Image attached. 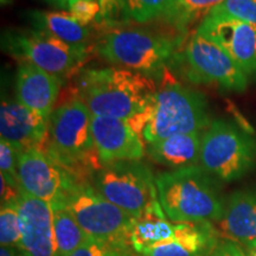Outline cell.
I'll list each match as a JSON object with an SVG mask.
<instances>
[{"mask_svg": "<svg viewBox=\"0 0 256 256\" xmlns=\"http://www.w3.org/2000/svg\"><path fill=\"white\" fill-rule=\"evenodd\" d=\"M44 152L81 180H88L102 164L92 133V113L74 98L54 110Z\"/></svg>", "mask_w": 256, "mask_h": 256, "instance_id": "3957f363", "label": "cell"}, {"mask_svg": "<svg viewBox=\"0 0 256 256\" xmlns=\"http://www.w3.org/2000/svg\"><path fill=\"white\" fill-rule=\"evenodd\" d=\"M172 0H124L121 18L124 22L148 23L160 18Z\"/></svg>", "mask_w": 256, "mask_h": 256, "instance_id": "cb8c5ba5", "label": "cell"}, {"mask_svg": "<svg viewBox=\"0 0 256 256\" xmlns=\"http://www.w3.org/2000/svg\"><path fill=\"white\" fill-rule=\"evenodd\" d=\"M78 2V0H68V8H69V5L74 4V2Z\"/></svg>", "mask_w": 256, "mask_h": 256, "instance_id": "e575fe53", "label": "cell"}, {"mask_svg": "<svg viewBox=\"0 0 256 256\" xmlns=\"http://www.w3.org/2000/svg\"><path fill=\"white\" fill-rule=\"evenodd\" d=\"M18 179L19 188L48 202L51 206H64L70 191L81 180L57 164L43 150L20 153Z\"/></svg>", "mask_w": 256, "mask_h": 256, "instance_id": "8fae6325", "label": "cell"}, {"mask_svg": "<svg viewBox=\"0 0 256 256\" xmlns=\"http://www.w3.org/2000/svg\"><path fill=\"white\" fill-rule=\"evenodd\" d=\"M20 151L16 148L14 145L0 140V168H2V177L6 179L8 184L19 188L18 179V162Z\"/></svg>", "mask_w": 256, "mask_h": 256, "instance_id": "4316f807", "label": "cell"}, {"mask_svg": "<svg viewBox=\"0 0 256 256\" xmlns=\"http://www.w3.org/2000/svg\"><path fill=\"white\" fill-rule=\"evenodd\" d=\"M209 14L224 16L256 25V0H224Z\"/></svg>", "mask_w": 256, "mask_h": 256, "instance_id": "484cf974", "label": "cell"}, {"mask_svg": "<svg viewBox=\"0 0 256 256\" xmlns=\"http://www.w3.org/2000/svg\"><path fill=\"white\" fill-rule=\"evenodd\" d=\"M92 133L101 164L142 160L146 147L140 133L126 121L92 115Z\"/></svg>", "mask_w": 256, "mask_h": 256, "instance_id": "5bb4252c", "label": "cell"}, {"mask_svg": "<svg viewBox=\"0 0 256 256\" xmlns=\"http://www.w3.org/2000/svg\"><path fill=\"white\" fill-rule=\"evenodd\" d=\"M196 32L228 52L249 78H256V25L224 17L208 14Z\"/></svg>", "mask_w": 256, "mask_h": 256, "instance_id": "7c38bea8", "label": "cell"}, {"mask_svg": "<svg viewBox=\"0 0 256 256\" xmlns=\"http://www.w3.org/2000/svg\"><path fill=\"white\" fill-rule=\"evenodd\" d=\"M180 224L168 218L159 202L153 204L134 220L128 236L130 252L133 255L140 256L156 244L168 241L177 235Z\"/></svg>", "mask_w": 256, "mask_h": 256, "instance_id": "d6986e66", "label": "cell"}, {"mask_svg": "<svg viewBox=\"0 0 256 256\" xmlns=\"http://www.w3.org/2000/svg\"><path fill=\"white\" fill-rule=\"evenodd\" d=\"M26 17L34 28L52 34L72 46H87L92 37L90 28L78 23L70 14L36 10L28 11Z\"/></svg>", "mask_w": 256, "mask_h": 256, "instance_id": "44dd1931", "label": "cell"}, {"mask_svg": "<svg viewBox=\"0 0 256 256\" xmlns=\"http://www.w3.org/2000/svg\"><path fill=\"white\" fill-rule=\"evenodd\" d=\"M0 256H25V255L17 248L2 246V248H0Z\"/></svg>", "mask_w": 256, "mask_h": 256, "instance_id": "1f68e13d", "label": "cell"}, {"mask_svg": "<svg viewBox=\"0 0 256 256\" xmlns=\"http://www.w3.org/2000/svg\"><path fill=\"white\" fill-rule=\"evenodd\" d=\"M70 256H124L119 249L98 240L87 238Z\"/></svg>", "mask_w": 256, "mask_h": 256, "instance_id": "f1b7e54d", "label": "cell"}, {"mask_svg": "<svg viewBox=\"0 0 256 256\" xmlns=\"http://www.w3.org/2000/svg\"><path fill=\"white\" fill-rule=\"evenodd\" d=\"M68 8L70 16L83 26L90 25L101 14L100 4L96 0H78Z\"/></svg>", "mask_w": 256, "mask_h": 256, "instance_id": "83f0119b", "label": "cell"}, {"mask_svg": "<svg viewBox=\"0 0 256 256\" xmlns=\"http://www.w3.org/2000/svg\"><path fill=\"white\" fill-rule=\"evenodd\" d=\"M216 228L220 238L238 244L256 241V188L232 192Z\"/></svg>", "mask_w": 256, "mask_h": 256, "instance_id": "e0dca14e", "label": "cell"}, {"mask_svg": "<svg viewBox=\"0 0 256 256\" xmlns=\"http://www.w3.org/2000/svg\"><path fill=\"white\" fill-rule=\"evenodd\" d=\"M211 122L206 96L174 83L156 92L142 136L146 144H153L176 134L203 132Z\"/></svg>", "mask_w": 256, "mask_h": 256, "instance_id": "5b68a950", "label": "cell"}, {"mask_svg": "<svg viewBox=\"0 0 256 256\" xmlns=\"http://www.w3.org/2000/svg\"><path fill=\"white\" fill-rule=\"evenodd\" d=\"M220 238L212 222H186L174 238L147 249L140 256H208Z\"/></svg>", "mask_w": 256, "mask_h": 256, "instance_id": "ac0fdd59", "label": "cell"}, {"mask_svg": "<svg viewBox=\"0 0 256 256\" xmlns=\"http://www.w3.org/2000/svg\"><path fill=\"white\" fill-rule=\"evenodd\" d=\"M203 132L176 134L148 144L146 153L153 162L172 170L200 165Z\"/></svg>", "mask_w": 256, "mask_h": 256, "instance_id": "ffe728a7", "label": "cell"}, {"mask_svg": "<svg viewBox=\"0 0 256 256\" xmlns=\"http://www.w3.org/2000/svg\"><path fill=\"white\" fill-rule=\"evenodd\" d=\"M56 256H70L87 238L78 220L64 206H52Z\"/></svg>", "mask_w": 256, "mask_h": 256, "instance_id": "603a6c76", "label": "cell"}, {"mask_svg": "<svg viewBox=\"0 0 256 256\" xmlns=\"http://www.w3.org/2000/svg\"><path fill=\"white\" fill-rule=\"evenodd\" d=\"M64 206L87 238L108 243L124 256H133L128 236L136 217L106 200L90 182L80 180L70 191Z\"/></svg>", "mask_w": 256, "mask_h": 256, "instance_id": "8992f818", "label": "cell"}, {"mask_svg": "<svg viewBox=\"0 0 256 256\" xmlns=\"http://www.w3.org/2000/svg\"><path fill=\"white\" fill-rule=\"evenodd\" d=\"M158 200L172 222H212L222 218L226 198L222 182L200 165L156 176Z\"/></svg>", "mask_w": 256, "mask_h": 256, "instance_id": "7a4b0ae2", "label": "cell"}, {"mask_svg": "<svg viewBox=\"0 0 256 256\" xmlns=\"http://www.w3.org/2000/svg\"><path fill=\"white\" fill-rule=\"evenodd\" d=\"M98 2L101 8V19L110 23L118 16L121 17V10H122L124 0H98Z\"/></svg>", "mask_w": 256, "mask_h": 256, "instance_id": "4dcf8cb0", "label": "cell"}, {"mask_svg": "<svg viewBox=\"0 0 256 256\" xmlns=\"http://www.w3.org/2000/svg\"><path fill=\"white\" fill-rule=\"evenodd\" d=\"M208 256H247L242 246L238 243L222 238L218 240L215 247L212 248Z\"/></svg>", "mask_w": 256, "mask_h": 256, "instance_id": "f546056e", "label": "cell"}, {"mask_svg": "<svg viewBox=\"0 0 256 256\" xmlns=\"http://www.w3.org/2000/svg\"><path fill=\"white\" fill-rule=\"evenodd\" d=\"M200 165L222 183H232L256 168V139L232 121L214 120L202 136Z\"/></svg>", "mask_w": 256, "mask_h": 256, "instance_id": "52a82bcc", "label": "cell"}, {"mask_svg": "<svg viewBox=\"0 0 256 256\" xmlns=\"http://www.w3.org/2000/svg\"><path fill=\"white\" fill-rule=\"evenodd\" d=\"M2 46L20 63L34 64L60 80L78 70L88 55L87 46H72L36 28L5 31Z\"/></svg>", "mask_w": 256, "mask_h": 256, "instance_id": "9c48e42d", "label": "cell"}, {"mask_svg": "<svg viewBox=\"0 0 256 256\" xmlns=\"http://www.w3.org/2000/svg\"><path fill=\"white\" fill-rule=\"evenodd\" d=\"M50 118L28 110L17 98H2L0 108V134L22 153L46 147Z\"/></svg>", "mask_w": 256, "mask_h": 256, "instance_id": "9a60e30c", "label": "cell"}, {"mask_svg": "<svg viewBox=\"0 0 256 256\" xmlns=\"http://www.w3.org/2000/svg\"><path fill=\"white\" fill-rule=\"evenodd\" d=\"M224 0H172L164 14L160 17L164 23L186 34L192 25L202 23L204 18Z\"/></svg>", "mask_w": 256, "mask_h": 256, "instance_id": "7402d4cb", "label": "cell"}, {"mask_svg": "<svg viewBox=\"0 0 256 256\" xmlns=\"http://www.w3.org/2000/svg\"><path fill=\"white\" fill-rule=\"evenodd\" d=\"M180 42L142 28H114L98 38L95 51L119 68L154 80L162 75Z\"/></svg>", "mask_w": 256, "mask_h": 256, "instance_id": "277c9868", "label": "cell"}, {"mask_svg": "<svg viewBox=\"0 0 256 256\" xmlns=\"http://www.w3.org/2000/svg\"><path fill=\"white\" fill-rule=\"evenodd\" d=\"M0 243L20 250L22 226L17 203L2 204L0 209Z\"/></svg>", "mask_w": 256, "mask_h": 256, "instance_id": "d4e9b609", "label": "cell"}, {"mask_svg": "<svg viewBox=\"0 0 256 256\" xmlns=\"http://www.w3.org/2000/svg\"><path fill=\"white\" fill-rule=\"evenodd\" d=\"M177 62L183 63L185 78L192 83L216 84L238 92L247 89L248 76L228 52L197 32L188 40Z\"/></svg>", "mask_w": 256, "mask_h": 256, "instance_id": "30bf717a", "label": "cell"}, {"mask_svg": "<svg viewBox=\"0 0 256 256\" xmlns=\"http://www.w3.org/2000/svg\"><path fill=\"white\" fill-rule=\"evenodd\" d=\"M156 92L152 78L116 66L83 70L76 80L78 98L92 115L124 120L140 134L151 116Z\"/></svg>", "mask_w": 256, "mask_h": 256, "instance_id": "6da1fadb", "label": "cell"}, {"mask_svg": "<svg viewBox=\"0 0 256 256\" xmlns=\"http://www.w3.org/2000/svg\"><path fill=\"white\" fill-rule=\"evenodd\" d=\"M60 81L34 64L20 63L16 74V98L34 113L50 118L58 98Z\"/></svg>", "mask_w": 256, "mask_h": 256, "instance_id": "2e32d148", "label": "cell"}, {"mask_svg": "<svg viewBox=\"0 0 256 256\" xmlns=\"http://www.w3.org/2000/svg\"><path fill=\"white\" fill-rule=\"evenodd\" d=\"M90 179L106 200L136 218L159 202L156 176L142 160L104 164Z\"/></svg>", "mask_w": 256, "mask_h": 256, "instance_id": "ba28073f", "label": "cell"}, {"mask_svg": "<svg viewBox=\"0 0 256 256\" xmlns=\"http://www.w3.org/2000/svg\"><path fill=\"white\" fill-rule=\"evenodd\" d=\"M16 203L22 226L20 252L25 256H56L52 206L22 188Z\"/></svg>", "mask_w": 256, "mask_h": 256, "instance_id": "4fadbf2b", "label": "cell"}, {"mask_svg": "<svg viewBox=\"0 0 256 256\" xmlns=\"http://www.w3.org/2000/svg\"><path fill=\"white\" fill-rule=\"evenodd\" d=\"M243 250H244L247 256H256V241L246 243V244H241Z\"/></svg>", "mask_w": 256, "mask_h": 256, "instance_id": "d6a6232c", "label": "cell"}, {"mask_svg": "<svg viewBox=\"0 0 256 256\" xmlns=\"http://www.w3.org/2000/svg\"><path fill=\"white\" fill-rule=\"evenodd\" d=\"M48 4L56 8H68V0H46Z\"/></svg>", "mask_w": 256, "mask_h": 256, "instance_id": "836d02e7", "label": "cell"}]
</instances>
